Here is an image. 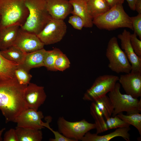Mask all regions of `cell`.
Here are the masks:
<instances>
[{"label": "cell", "mask_w": 141, "mask_h": 141, "mask_svg": "<svg viewBox=\"0 0 141 141\" xmlns=\"http://www.w3.org/2000/svg\"><path fill=\"white\" fill-rule=\"evenodd\" d=\"M29 11L26 20L21 28L37 35L52 18L46 7V0H25Z\"/></svg>", "instance_id": "cell-2"}, {"label": "cell", "mask_w": 141, "mask_h": 141, "mask_svg": "<svg viewBox=\"0 0 141 141\" xmlns=\"http://www.w3.org/2000/svg\"><path fill=\"white\" fill-rule=\"evenodd\" d=\"M130 9L135 10L134 4L136 0H126Z\"/></svg>", "instance_id": "cell-37"}, {"label": "cell", "mask_w": 141, "mask_h": 141, "mask_svg": "<svg viewBox=\"0 0 141 141\" xmlns=\"http://www.w3.org/2000/svg\"><path fill=\"white\" fill-rule=\"evenodd\" d=\"M44 117L42 111L28 108L22 111L14 122L18 127L41 130L45 127L42 125Z\"/></svg>", "instance_id": "cell-11"}, {"label": "cell", "mask_w": 141, "mask_h": 141, "mask_svg": "<svg viewBox=\"0 0 141 141\" xmlns=\"http://www.w3.org/2000/svg\"><path fill=\"white\" fill-rule=\"evenodd\" d=\"M45 120L46 122H43L42 125L44 127H46L51 131L54 134L55 138H51L49 139L50 141H74V140L67 138L58 131H55L53 130L49 126V123L52 121V117L48 116L45 118Z\"/></svg>", "instance_id": "cell-30"}, {"label": "cell", "mask_w": 141, "mask_h": 141, "mask_svg": "<svg viewBox=\"0 0 141 141\" xmlns=\"http://www.w3.org/2000/svg\"><path fill=\"white\" fill-rule=\"evenodd\" d=\"M4 141H18L15 130L11 128L5 133L3 138Z\"/></svg>", "instance_id": "cell-33"}, {"label": "cell", "mask_w": 141, "mask_h": 141, "mask_svg": "<svg viewBox=\"0 0 141 141\" xmlns=\"http://www.w3.org/2000/svg\"><path fill=\"white\" fill-rule=\"evenodd\" d=\"M14 45L29 53L43 48L45 45L37 35L23 30L20 27Z\"/></svg>", "instance_id": "cell-10"}, {"label": "cell", "mask_w": 141, "mask_h": 141, "mask_svg": "<svg viewBox=\"0 0 141 141\" xmlns=\"http://www.w3.org/2000/svg\"><path fill=\"white\" fill-rule=\"evenodd\" d=\"M28 15L25 0H0V29L15 25L21 27Z\"/></svg>", "instance_id": "cell-3"}, {"label": "cell", "mask_w": 141, "mask_h": 141, "mask_svg": "<svg viewBox=\"0 0 141 141\" xmlns=\"http://www.w3.org/2000/svg\"></svg>", "instance_id": "cell-40"}, {"label": "cell", "mask_w": 141, "mask_h": 141, "mask_svg": "<svg viewBox=\"0 0 141 141\" xmlns=\"http://www.w3.org/2000/svg\"><path fill=\"white\" fill-rule=\"evenodd\" d=\"M131 33L124 29L121 33L118 35V38L120 39L121 49L124 50L132 67V72H141V57L134 52L130 41Z\"/></svg>", "instance_id": "cell-14"}, {"label": "cell", "mask_w": 141, "mask_h": 141, "mask_svg": "<svg viewBox=\"0 0 141 141\" xmlns=\"http://www.w3.org/2000/svg\"><path fill=\"white\" fill-rule=\"evenodd\" d=\"M105 55L109 62L108 66L112 71L118 74L131 72V65L125 53L119 46L116 37H112L109 40Z\"/></svg>", "instance_id": "cell-6"}, {"label": "cell", "mask_w": 141, "mask_h": 141, "mask_svg": "<svg viewBox=\"0 0 141 141\" xmlns=\"http://www.w3.org/2000/svg\"><path fill=\"white\" fill-rule=\"evenodd\" d=\"M84 26V21L81 18L78 16L76 21L73 27L77 30H81Z\"/></svg>", "instance_id": "cell-34"}, {"label": "cell", "mask_w": 141, "mask_h": 141, "mask_svg": "<svg viewBox=\"0 0 141 141\" xmlns=\"http://www.w3.org/2000/svg\"><path fill=\"white\" fill-rule=\"evenodd\" d=\"M86 4L88 12L93 19L103 14L110 8L105 0H89Z\"/></svg>", "instance_id": "cell-22"}, {"label": "cell", "mask_w": 141, "mask_h": 141, "mask_svg": "<svg viewBox=\"0 0 141 141\" xmlns=\"http://www.w3.org/2000/svg\"><path fill=\"white\" fill-rule=\"evenodd\" d=\"M117 115L127 123L135 127L141 136V114L139 113H134L126 115L121 113Z\"/></svg>", "instance_id": "cell-26"}, {"label": "cell", "mask_w": 141, "mask_h": 141, "mask_svg": "<svg viewBox=\"0 0 141 141\" xmlns=\"http://www.w3.org/2000/svg\"><path fill=\"white\" fill-rule=\"evenodd\" d=\"M5 129V128H2L1 130L0 129V141H2L3 140L2 136L3 132Z\"/></svg>", "instance_id": "cell-38"}, {"label": "cell", "mask_w": 141, "mask_h": 141, "mask_svg": "<svg viewBox=\"0 0 141 141\" xmlns=\"http://www.w3.org/2000/svg\"><path fill=\"white\" fill-rule=\"evenodd\" d=\"M67 30L64 20L52 18L37 35L44 45H50L60 41Z\"/></svg>", "instance_id": "cell-9"}, {"label": "cell", "mask_w": 141, "mask_h": 141, "mask_svg": "<svg viewBox=\"0 0 141 141\" xmlns=\"http://www.w3.org/2000/svg\"><path fill=\"white\" fill-rule=\"evenodd\" d=\"M110 8L115 5L122 4L124 0H105Z\"/></svg>", "instance_id": "cell-35"}, {"label": "cell", "mask_w": 141, "mask_h": 141, "mask_svg": "<svg viewBox=\"0 0 141 141\" xmlns=\"http://www.w3.org/2000/svg\"><path fill=\"white\" fill-rule=\"evenodd\" d=\"M19 64L4 58L0 53V75L6 77H14L15 70Z\"/></svg>", "instance_id": "cell-24"}, {"label": "cell", "mask_w": 141, "mask_h": 141, "mask_svg": "<svg viewBox=\"0 0 141 141\" xmlns=\"http://www.w3.org/2000/svg\"><path fill=\"white\" fill-rule=\"evenodd\" d=\"M119 78L111 74H105L98 77L84 94L83 99L92 102L106 95L114 89Z\"/></svg>", "instance_id": "cell-8"}, {"label": "cell", "mask_w": 141, "mask_h": 141, "mask_svg": "<svg viewBox=\"0 0 141 141\" xmlns=\"http://www.w3.org/2000/svg\"><path fill=\"white\" fill-rule=\"evenodd\" d=\"M130 41L135 53L141 57V40L137 38V35L134 33L131 34Z\"/></svg>", "instance_id": "cell-32"}, {"label": "cell", "mask_w": 141, "mask_h": 141, "mask_svg": "<svg viewBox=\"0 0 141 141\" xmlns=\"http://www.w3.org/2000/svg\"><path fill=\"white\" fill-rule=\"evenodd\" d=\"M70 62L66 55L63 52L57 57L54 63L56 71H63L70 66Z\"/></svg>", "instance_id": "cell-29"}, {"label": "cell", "mask_w": 141, "mask_h": 141, "mask_svg": "<svg viewBox=\"0 0 141 141\" xmlns=\"http://www.w3.org/2000/svg\"><path fill=\"white\" fill-rule=\"evenodd\" d=\"M15 130L18 141H41L43 139L41 130L18 126Z\"/></svg>", "instance_id": "cell-20"}, {"label": "cell", "mask_w": 141, "mask_h": 141, "mask_svg": "<svg viewBox=\"0 0 141 141\" xmlns=\"http://www.w3.org/2000/svg\"><path fill=\"white\" fill-rule=\"evenodd\" d=\"M57 124L58 132L65 137L74 141L81 140L87 132L96 127L95 123H89L85 119L71 122L63 116L58 118Z\"/></svg>", "instance_id": "cell-7"}, {"label": "cell", "mask_w": 141, "mask_h": 141, "mask_svg": "<svg viewBox=\"0 0 141 141\" xmlns=\"http://www.w3.org/2000/svg\"><path fill=\"white\" fill-rule=\"evenodd\" d=\"M46 95L44 87L30 83L25 90L24 98L27 107L38 110L45 101Z\"/></svg>", "instance_id": "cell-12"}, {"label": "cell", "mask_w": 141, "mask_h": 141, "mask_svg": "<svg viewBox=\"0 0 141 141\" xmlns=\"http://www.w3.org/2000/svg\"><path fill=\"white\" fill-rule=\"evenodd\" d=\"M14 76L20 84L25 85L30 83L32 77L29 72L19 65L14 70Z\"/></svg>", "instance_id": "cell-27"}, {"label": "cell", "mask_w": 141, "mask_h": 141, "mask_svg": "<svg viewBox=\"0 0 141 141\" xmlns=\"http://www.w3.org/2000/svg\"><path fill=\"white\" fill-rule=\"evenodd\" d=\"M46 51L43 48L27 53L23 63L19 65L29 72L32 68L44 66V58Z\"/></svg>", "instance_id": "cell-19"}, {"label": "cell", "mask_w": 141, "mask_h": 141, "mask_svg": "<svg viewBox=\"0 0 141 141\" xmlns=\"http://www.w3.org/2000/svg\"><path fill=\"white\" fill-rule=\"evenodd\" d=\"M105 121L108 130L128 127L130 125L121 119L117 115L113 117H109L105 120Z\"/></svg>", "instance_id": "cell-28"}, {"label": "cell", "mask_w": 141, "mask_h": 141, "mask_svg": "<svg viewBox=\"0 0 141 141\" xmlns=\"http://www.w3.org/2000/svg\"><path fill=\"white\" fill-rule=\"evenodd\" d=\"M135 10L138 14H141V0H136L134 4Z\"/></svg>", "instance_id": "cell-36"}, {"label": "cell", "mask_w": 141, "mask_h": 141, "mask_svg": "<svg viewBox=\"0 0 141 141\" xmlns=\"http://www.w3.org/2000/svg\"><path fill=\"white\" fill-rule=\"evenodd\" d=\"M83 0L86 2H87V1H88L89 0Z\"/></svg>", "instance_id": "cell-39"}, {"label": "cell", "mask_w": 141, "mask_h": 141, "mask_svg": "<svg viewBox=\"0 0 141 141\" xmlns=\"http://www.w3.org/2000/svg\"><path fill=\"white\" fill-rule=\"evenodd\" d=\"M93 22L101 29L110 31L127 28L133 31L130 17L125 11L122 4L110 8L103 14L93 19Z\"/></svg>", "instance_id": "cell-4"}, {"label": "cell", "mask_w": 141, "mask_h": 141, "mask_svg": "<svg viewBox=\"0 0 141 141\" xmlns=\"http://www.w3.org/2000/svg\"><path fill=\"white\" fill-rule=\"evenodd\" d=\"M27 85L20 84L14 77L0 75V110L6 123L14 122L28 108L24 98Z\"/></svg>", "instance_id": "cell-1"}, {"label": "cell", "mask_w": 141, "mask_h": 141, "mask_svg": "<svg viewBox=\"0 0 141 141\" xmlns=\"http://www.w3.org/2000/svg\"><path fill=\"white\" fill-rule=\"evenodd\" d=\"M121 85L117 82L114 89L109 92V97L113 109V116L126 112L127 114L141 111V99L133 97L127 94H122L120 91Z\"/></svg>", "instance_id": "cell-5"}, {"label": "cell", "mask_w": 141, "mask_h": 141, "mask_svg": "<svg viewBox=\"0 0 141 141\" xmlns=\"http://www.w3.org/2000/svg\"><path fill=\"white\" fill-rule=\"evenodd\" d=\"M46 7L52 18L64 20L73 10L69 0H46Z\"/></svg>", "instance_id": "cell-15"}, {"label": "cell", "mask_w": 141, "mask_h": 141, "mask_svg": "<svg viewBox=\"0 0 141 141\" xmlns=\"http://www.w3.org/2000/svg\"><path fill=\"white\" fill-rule=\"evenodd\" d=\"M20 26L13 25L0 29V50L14 45Z\"/></svg>", "instance_id": "cell-17"}, {"label": "cell", "mask_w": 141, "mask_h": 141, "mask_svg": "<svg viewBox=\"0 0 141 141\" xmlns=\"http://www.w3.org/2000/svg\"><path fill=\"white\" fill-rule=\"evenodd\" d=\"M118 81L126 94L138 98L141 96V72H132L120 75Z\"/></svg>", "instance_id": "cell-13"}, {"label": "cell", "mask_w": 141, "mask_h": 141, "mask_svg": "<svg viewBox=\"0 0 141 141\" xmlns=\"http://www.w3.org/2000/svg\"><path fill=\"white\" fill-rule=\"evenodd\" d=\"M73 10L71 14L81 18L84 23V27H92L93 19L89 14L87 9L86 2L82 0H69Z\"/></svg>", "instance_id": "cell-18"}, {"label": "cell", "mask_w": 141, "mask_h": 141, "mask_svg": "<svg viewBox=\"0 0 141 141\" xmlns=\"http://www.w3.org/2000/svg\"><path fill=\"white\" fill-rule=\"evenodd\" d=\"M0 53L7 60L19 65L23 63L27 53L14 45L1 50Z\"/></svg>", "instance_id": "cell-21"}, {"label": "cell", "mask_w": 141, "mask_h": 141, "mask_svg": "<svg viewBox=\"0 0 141 141\" xmlns=\"http://www.w3.org/2000/svg\"><path fill=\"white\" fill-rule=\"evenodd\" d=\"M130 126L116 128L114 131L104 135H99L97 133H92L89 131L82 138V141H109L115 137H120L127 141H130V135L128 133Z\"/></svg>", "instance_id": "cell-16"}, {"label": "cell", "mask_w": 141, "mask_h": 141, "mask_svg": "<svg viewBox=\"0 0 141 141\" xmlns=\"http://www.w3.org/2000/svg\"><path fill=\"white\" fill-rule=\"evenodd\" d=\"M131 20L134 33L141 40V14L135 16L130 17Z\"/></svg>", "instance_id": "cell-31"}, {"label": "cell", "mask_w": 141, "mask_h": 141, "mask_svg": "<svg viewBox=\"0 0 141 141\" xmlns=\"http://www.w3.org/2000/svg\"><path fill=\"white\" fill-rule=\"evenodd\" d=\"M62 52L59 49L57 48L50 50H46L44 56V66L49 70L56 71L54 67L55 62L58 56Z\"/></svg>", "instance_id": "cell-25"}, {"label": "cell", "mask_w": 141, "mask_h": 141, "mask_svg": "<svg viewBox=\"0 0 141 141\" xmlns=\"http://www.w3.org/2000/svg\"><path fill=\"white\" fill-rule=\"evenodd\" d=\"M92 102L102 112L105 120L111 117L113 112V109L108 96L105 95Z\"/></svg>", "instance_id": "cell-23"}]
</instances>
